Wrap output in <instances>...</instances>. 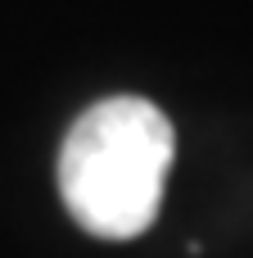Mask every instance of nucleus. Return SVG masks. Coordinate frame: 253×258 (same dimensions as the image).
I'll return each mask as SVG.
<instances>
[{"label": "nucleus", "instance_id": "obj_1", "mask_svg": "<svg viewBox=\"0 0 253 258\" xmlns=\"http://www.w3.org/2000/svg\"><path fill=\"white\" fill-rule=\"evenodd\" d=\"M172 122L140 95L91 104L59 150V195L68 213L100 240L140 236L163 204L172 168Z\"/></svg>", "mask_w": 253, "mask_h": 258}]
</instances>
